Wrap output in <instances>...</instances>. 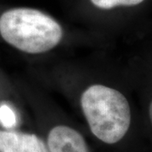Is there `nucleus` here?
I'll return each instance as SVG.
<instances>
[{"instance_id": "nucleus-1", "label": "nucleus", "mask_w": 152, "mask_h": 152, "mask_svg": "<svg viewBox=\"0 0 152 152\" xmlns=\"http://www.w3.org/2000/svg\"><path fill=\"white\" fill-rule=\"evenodd\" d=\"M0 36L22 53L37 55L54 49L64 38V29L42 11L20 7L0 15Z\"/></svg>"}, {"instance_id": "nucleus-2", "label": "nucleus", "mask_w": 152, "mask_h": 152, "mask_svg": "<svg viewBox=\"0 0 152 152\" xmlns=\"http://www.w3.org/2000/svg\"><path fill=\"white\" fill-rule=\"evenodd\" d=\"M80 107L89 128L96 139L114 145L122 140L131 125V107L118 90L94 84L82 92Z\"/></svg>"}, {"instance_id": "nucleus-3", "label": "nucleus", "mask_w": 152, "mask_h": 152, "mask_svg": "<svg viewBox=\"0 0 152 152\" xmlns=\"http://www.w3.org/2000/svg\"><path fill=\"white\" fill-rule=\"evenodd\" d=\"M48 152H90L85 138L67 125H57L48 134Z\"/></svg>"}, {"instance_id": "nucleus-4", "label": "nucleus", "mask_w": 152, "mask_h": 152, "mask_svg": "<svg viewBox=\"0 0 152 152\" xmlns=\"http://www.w3.org/2000/svg\"><path fill=\"white\" fill-rule=\"evenodd\" d=\"M0 152H48V149L37 134L0 130Z\"/></svg>"}, {"instance_id": "nucleus-5", "label": "nucleus", "mask_w": 152, "mask_h": 152, "mask_svg": "<svg viewBox=\"0 0 152 152\" xmlns=\"http://www.w3.org/2000/svg\"><path fill=\"white\" fill-rule=\"evenodd\" d=\"M96 8L108 10L119 7H134L145 0H90Z\"/></svg>"}, {"instance_id": "nucleus-6", "label": "nucleus", "mask_w": 152, "mask_h": 152, "mask_svg": "<svg viewBox=\"0 0 152 152\" xmlns=\"http://www.w3.org/2000/svg\"><path fill=\"white\" fill-rule=\"evenodd\" d=\"M0 123L7 129H11L16 124V114L7 104H3L0 106Z\"/></svg>"}, {"instance_id": "nucleus-7", "label": "nucleus", "mask_w": 152, "mask_h": 152, "mask_svg": "<svg viewBox=\"0 0 152 152\" xmlns=\"http://www.w3.org/2000/svg\"><path fill=\"white\" fill-rule=\"evenodd\" d=\"M148 114H149V118H150L151 124V126H152V100H151V102H150V105H149V108H148Z\"/></svg>"}]
</instances>
